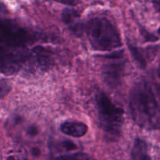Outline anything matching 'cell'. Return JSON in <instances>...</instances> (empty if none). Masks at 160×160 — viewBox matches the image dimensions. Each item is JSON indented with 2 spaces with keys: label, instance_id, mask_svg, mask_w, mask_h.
<instances>
[{
  "label": "cell",
  "instance_id": "6da1fadb",
  "mask_svg": "<svg viewBox=\"0 0 160 160\" xmlns=\"http://www.w3.org/2000/svg\"><path fill=\"white\" fill-rule=\"evenodd\" d=\"M36 35L16 22L0 19V73L12 75L29 64Z\"/></svg>",
  "mask_w": 160,
  "mask_h": 160
},
{
  "label": "cell",
  "instance_id": "7a4b0ae2",
  "mask_svg": "<svg viewBox=\"0 0 160 160\" xmlns=\"http://www.w3.org/2000/svg\"><path fill=\"white\" fill-rule=\"evenodd\" d=\"M129 108L133 121L148 130L159 128V101L151 85L146 81L135 83L129 97Z\"/></svg>",
  "mask_w": 160,
  "mask_h": 160
},
{
  "label": "cell",
  "instance_id": "3957f363",
  "mask_svg": "<svg viewBox=\"0 0 160 160\" xmlns=\"http://www.w3.org/2000/svg\"><path fill=\"white\" fill-rule=\"evenodd\" d=\"M98 122L104 136L109 141H116L121 136L124 111L112 101L103 92L95 96Z\"/></svg>",
  "mask_w": 160,
  "mask_h": 160
},
{
  "label": "cell",
  "instance_id": "277c9868",
  "mask_svg": "<svg viewBox=\"0 0 160 160\" xmlns=\"http://www.w3.org/2000/svg\"><path fill=\"white\" fill-rule=\"evenodd\" d=\"M86 33L91 45L98 51H112L122 46L117 27L105 17H95L86 24Z\"/></svg>",
  "mask_w": 160,
  "mask_h": 160
},
{
  "label": "cell",
  "instance_id": "5b68a950",
  "mask_svg": "<svg viewBox=\"0 0 160 160\" xmlns=\"http://www.w3.org/2000/svg\"><path fill=\"white\" fill-rule=\"evenodd\" d=\"M123 51H117L109 56L102 67V76L105 83L111 88H117L121 83L126 67V61L123 58Z\"/></svg>",
  "mask_w": 160,
  "mask_h": 160
},
{
  "label": "cell",
  "instance_id": "8992f818",
  "mask_svg": "<svg viewBox=\"0 0 160 160\" xmlns=\"http://www.w3.org/2000/svg\"><path fill=\"white\" fill-rule=\"evenodd\" d=\"M54 58L51 50L42 45H37L31 50L28 67H35L41 71H46L53 64Z\"/></svg>",
  "mask_w": 160,
  "mask_h": 160
},
{
  "label": "cell",
  "instance_id": "52a82bcc",
  "mask_svg": "<svg viewBox=\"0 0 160 160\" xmlns=\"http://www.w3.org/2000/svg\"><path fill=\"white\" fill-rule=\"evenodd\" d=\"M62 20L73 34L78 36L81 35L84 26L80 20L79 13L75 9H64L62 13Z\"/></svg>",
  "mask_w": 160,
  "mask_h": 160
},
{
  "label": "cell",
  "instance_id": "ba28073f",
  "mask_svg": "<svg viewBox=\"0 0 160 160\" xmlns=\"http://www.w3.org/2000/svg\"><path fill=\"white\" fill-rule=\"evenodd\" d=\"M88 130V125L78 121H67L60 125V131L62 133L73 137H82L87 133Z\"/></svg>",
  "mask_w": 160,
  "mask_h": 160
},
{
  "label": "cell",
  "instance_id": "9c48e42d",
  "mask_svg": "<svg viewBox=\"0 0 160 160\" xmlns=\"http://www.w3.org/2000/svg\"><path fill=\"white\" fill-rule=\"evenodd\" d=\"M148 143L141 138H136L131 154V160H152Z\"/></svg>",
  "mask_w": 160,
  "mask_h": 160
},
{
  "label": "cell",
  "instance_id": "30bf717a",
  "mask_svg": "<svg viewBox=\"0 0 160 160\" xmlns=\"http://www.w3.org/2000/svg\"><path fill=\"white\" fill-rule=\"evenodd\" d=\"M2 160H28V156L23 149L13 147L4 152Z\"/></svg>",
  "mask_w": 160,
  "mask_h": 160
},
{
  "label": "cell",
  "instance_id": "8fae6325",
  "mask_svg": "<svg viewBox=\"0 0 160 160\" xmlns=\"http://www.w3.org/2000/svg\"><path fill=\"white\" fill-rule=\"evenodd\" d=\"M128 47H129L131 54L133 59L135 61L136 64L140 68H145L147 65V61L145 57V54L142 53V50L139 49L138 47L135 46V45H131V44H128Z\"/></svg>",
  "mask_w": 160,
  "mask_h": 160
},
{
  "label": "cell",
  "instance_id": "7c38bea8",
  "mask_svg": "<svg viewBox=\"0 0 160 160\" xmlns=\"http://www.w3.org/2000/svg\"><path fill=\"white\" fill-rule=\"evenodd\" d=\"M52 160H92L88 155L83 152H74V153L66 154L59 155L53 158Z\"/></svg>",
  "mask_w": 160,
  "mask_h": 160
},
{
  "label": "cell",
  "instance_id": "4fadbf2b",
  "mask_svg": "<svg viewBox=\"0 0 160 160\" xmlns=\"http://www.w3.org/2000/svg\"><path fill=\"white\" fill-rule=\"evenodd\" d=\"M12 89L10 82L6 78H0V99H2L9 94Z\"/></svg>",
  "mask_w": 160,
  "mask_h": 160
},
{
  "label": "cell",
  "instance_id": "5bb4252c",
  "mask_svg": "<svg viewBox=\"0 0 160 160\" xmlns=\"http://www.w3.org/2000/svg\"><path fill=\"white\" fill-rule=\"evenodd\" d=\"M60 147L67 151V152H70V151L76 150L78 148V145L75 143H73V141L67 140V141H63L60 142Z\"/></svg>",
  "mask_w": 160,
  "mask_h": 160
},
{
  "label": "cell",
  "instance_id": "9a60e30c",
  "mask_svg": "<svg viewBox=\"0 0 160 160\" xmlns=\"http://www.w3.org/2000/svg\"><path fill=\"white\" fill-rule=\"evenodd\" d=\"M54 1L57 2V3H62V4L67 5V6H76L77 4H78V3L80 2V0H54Z\"/></svg>",
  "mask_w": 160,
  "mask_h": 160
},
{
  "label": "cell",
  "instance_id": "2e32d148",
  "mask_svg": "<svg viewBox=\"0 0 160 160\" xmlns=\"http://www.w3.org/2000/svg\"><path fill=\"white\" fill-rule=\"evenodd\" d=\"M38 133V130L35 125H31L29 126L28 130V134L31 136H37Z\"/></svg>",
  "mask_w": 160,
  "mask_h": 160
}]
</instances>
